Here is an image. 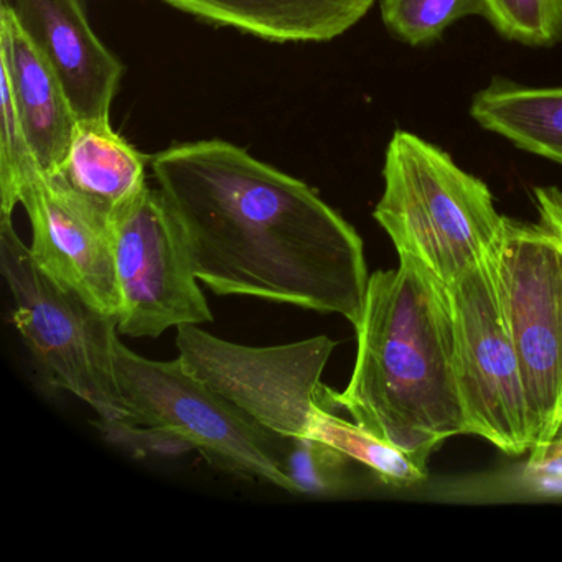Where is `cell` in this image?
Listing matches in <instances>:
<instances>
[{
  "mask_svg": "<svg viewBox=\"0 0 562 562\" xmlns=\"http://www.w3.org/2000/svg\"><path fill=\"white\" fill-rule=\"evenodd\" d=\"M150 169L210 291L360 322L363 239L307 183L222 139L167 147Z\"/></svg>",
  "mask_w": 562,
  "mask_h": 562,
  "instance_id": "obj_1",
  "label": "cell"
},
{
  "mask_svg": "<svg viewBox=\"0 0 562 562\" xmlns=\"http://www.w3.org/2000/svg\"><path fill=\"white\" fill-rule=\"evenodd\" d=\"M357 360L347 387L322 390L328 409L411 457L420 469L434 450L469 434L453 351L447 289L414 259L376 271L355 325Z\"/></svg>",
  "mask_w": 562,
  "mask_h": 562,
  "instance_id": "obj_2",
  "label": "cell"
},
{
  "mask_svg": "<svg viewBox=\"0 0 562 562\" xmlns=\"http://www.w3.org/2000/svg\"><path fill=\"white\" fill-rule=\"evenodd\" d=\"M384 190L374 220L397 255L414 259L443 288L492 258L505 228L485 182L449 154L407 131L387 144Z\"/></svg>",
  "mask_w": 562,
  "mask_h": 562,
  "instance_id": "obj_3",
  "label": "cell"
},
{
  "mask_svg": "<svg viewBox=\"0 0 562 562\" xmlns=\"http://www.w3.org/2000/svg\"><path fill=\"white\" fill-rule=\"evenodd\" d=\"M0 269L15 327L48 381L87 403L100 417L98 426L127 419L114 371L117 318L47 274L12 218L0 220Z\"/></svg>",
  "mask_w": 562,
  "mask_h": 562,
  "instance_id": "obj_4",
  "label": "cell"
},
{
  "mask_svg": "<svg viewBox=\"0 0 562 562\" xmlns=\"http://www.w3.org/2000/svg\"><path fill=\"white\" fill-rule=\"evenodd\" d=\"M114 371L130 413L127 419L170 437L187 450H199L209 463L225 472L295 495L284 465L288 437L266 429L193 376L179 357L173 361L149 360L117 337Z\"/></svg>",
  "mask_w": 562,
  "mask_h": 562,
  "instance_id": "obj_5",
  "label": "cell"
},
{
  "mask_svg": "<svg viewBox=\"0 0 562 562\" xmlns=\"http://www.w3.org/2000/svg\"><path fill=\"white\" fill-rule=\"evenodd\" d=\"M490 268L521 367L535 452L562 429V235L506 218Z\"/></svg>",
  "mask_w": 562,
  "mask_h": 562,
  "instance_id": "obj_6",
  "label": "cell"
},
{
  "mask_svg": "<svg viewBox=\"0 0 562 562\" xmlns=\"http://www.w3.org/2000/svg\"><path fill=\"white\" fill-rule=\"evenodd\" d=\"M183 367L232 401L266 429L288 437H308L322 403V374L337 341L325 335L249 347L216 337L200 325L177 328Z\"/></svg>",
  "mask_w": 562,
  "mask_h": 562,
  "instance_id": "obj_7",
  "label": "cell"
},
{
  "mask_svg": "<svg viewBox=\"0 0 562 562\" xmlns=\"http://www.w3.org/2000/svg\"><path fill=\"white\" fill-rule=\"evenodd\" d=\"M446 289L457 383L469 434L508 456H522L535 443L531 414L490 259Z\"/></svg>",
  "mask_w": 562,
  "mask_h": 562,
  "instance_id": "obj_8",
  "label": "cell"
},
{
  "mask_svg": "<svg viewBox=\"0 0 562 562\" xmlns=\"http://www.w3.org/2000/svg\"><path fill=\"white\" fill-rule=\"evenodd\" d=\"M110 233L120 335L159 338L169 328L213 322L182 233L159 190L147 187L117 210Z\"/></svg>",
  "mask_w": 562,
  "mask_h": 562,
  "instance_id": "obj_9",
  "label": "cell"
},
{
  "mask_svg": "<svg viewBox=\"0 0 562 562\" xmlns=\"http://www.w3.org/2000/svg\"><path fill=\"white\" fill-rule=\"evenodd\" d=\"M31 218L37 265L98 311L117 318L120 292L111 248V216L60 173H35L19 190Z\"/></svg>",
  "mask_w": 562,
  "mask_h": 562,
  "instance_id": "obj_10",
  "label": "cell"
},
{
  "mask_svg": "<svg viewBox=\"0 0 562 562\" xmlns=\"http://www.w3.org/2000/svg\"><path fill=\"white\" fill-rule=\"evenodd\" d=\"M11 5L64 85L78 120H110L126 67L94 34L83 0H14Z\"/></svg>",
  "mask_w": 562,
  "mask_h": 562,
  "instance_id": "obj_11",
  "label": "cell"
},
{
  "mask_svg": "<svg viewBox=\"0 0 562 562\" xmlns=\"http://www.w3.org/2000/svg\"><path fill=\"white\" fill-rule=\"evenodd\" d=\"M0 67L38 167L57 172L80 120L54 68L25 34L8 0H2L0 9Z\"/></svg>",
  "mask_w": 562,
  "mask_h": 562,
  "instance_id": "obj_12",
  "label": "cell"
},
{
  "mask_svg": "<svg viewBox=\"0 0 562 562\" xmlns=\"http://www.w3.org/2000/svg\"><path fill=\"white\" fill-rule=\"evenodd\" d=\"M216 27L274 44L330 42L358 24L376 0H162Z\"/></svg>",
  "mask_w": 562,
  "mask_h": 562,
  "instance_id": "obj_13",
  "label": "cell"
},
{
  "mask_svg": "<svg viewBox=\"0 0 562 562\" xmlns=\"http://www.w3.org/2000/svg\"><path fill=\"white\" fill-rule=\"evenodd\" d=\"M147 157L111 126L110 120L78 121L57 172L78 193L113 216L147 189Z\"/></svg>",
  "mask_w": 562,
  "mask_h": 562,
  "instance_id": "obj_14",
  "label": "cell"
},
{
  "mask_svg": "<svg viewBox=\"0 0 562 562\" xmlns=\"http://www.w3.org/2000/svg\"><path fill=\"white\" fill-rule=\"evenodd\" d=\"M308 437L324 440L351 460L363 463L387 485L409 486L427 476V470L420 469L403 450L358 426L355 420L350 423L338 417L327 406H322L315 414Z\"/></svg>",
  "mask_w": 562,
  "mask_h": 562,
  "instance_id": "obj_15",
  "label": "cell"
},
{
  "mask_svg": "<svg viewBox=\"0 0 562 562\" xmlns=\"http://www.w3.org/2000/svg\"><path fill=\"white\" fill-rule=\"evenodd\" d=\"M482 15V0H381V18L404 44H434L460 19Z\"/></svg>",
  "mask_w": 562,
  "mask_h": 562,
  "instance_id": "obj_16",
  "label": "cell"
},
{
  "mask_svg": "<svg viewBox=\"0 0 562 562\" xmlns=\"http://www.w3.org/2000/svg\"><path fill=\"white\" fill-rule=\"evenodd\" d=\"M483 18L506 41L529 47L562 42V0H482Z\"/></svg>",
  "mask_w": 562,
  "mask_h": 562,
  "instance_id": "obj_17",
  "label": "cell"
},
{
  "mask_svg": "<svg viewBox=\"0 0 562 562\" xmlns=\"http://www.w3.org/2000/svg\"><path fill=\"white\" fill-rule=\"evenodd\" d=\"M348 460L350 457L314 437H292L285 446V472L295 495H337L347 485Z\"/></svg>",
  "mask_w": 562,
  "mask_h": 562,
  "instance_id": "obj_18",
  "label": "cell"
},
{
  "mask_svg": "<svg viewBox=\"0 0 562 562\" xmlns=\"http://www.w3.org/2000/svg\"><path fill=\"white\" fill-rule=\"evenodd\" d=\"M24 124L8 83L2 81V131H0V206L2 218H12L21 187L41 172Z\"/></svg>",
  "mask_w": 562,
  "mask_h": 562,
  "instance_id": "obj_19",
  "label": "cell"
},
{
  "mask_svg": "<svg viewBox=\"0 0 562 562\" xmlns=\"http://www.w3.org/2000/svg\"><path fill=\"white\" fill-rule=\"evenodd\" d=\"M536 206L541 222L562 235V192L554 187L535 190Z\"/></svg>",
  "mask_w": 562,
  "mask_h": 562,
  "instance_id": "obj_20",
  "label": "cell"
},
{
  "mask_svg": "<svg viewBox=\"0 0 562 562\" xmlns=\"http://www.w3.org/2000/svg\"><path fill=\"white\" fill-rule=\"evenodd\" d=\"M562 430V429H561Z\"/></svg>",
  "mask_w": 562,
  "mask_h": 562,
  "instance_id": "obj_21",
  "label": "cell"
}]
</instances>
